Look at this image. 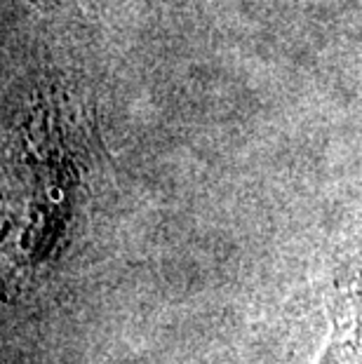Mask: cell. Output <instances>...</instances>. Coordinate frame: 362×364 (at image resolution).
I'll list each match as a JSON object with an SVG mask.
<instances>
[{
	"instance_id": "cell-1",
	"label": "cell",
	"mask_w": 362,
	"mask_h": 364,
	"mask_svg": "<svg viewBox=\"0 0 362 364\" xmlns=\"http://www.w3.org/2000/svg\"><path fill=\"white\" fill-rule=\"evenodd\" d=\"M82 134L64 99L48 95L0 156V275L26 282L66 245L82 196Z\"/></svg>"
}]
</instances>
